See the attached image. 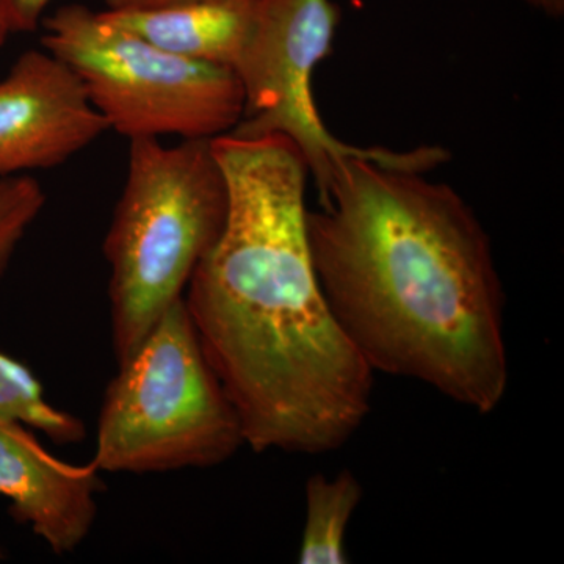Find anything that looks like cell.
I'll list each match as a JSON object with an SVG mask.
<instances>
[{
  "label": "cell",
  "mask_w": 564,
  "mask_h": 564,
  "mask_svg": "<svg viewBox=\"0 0 564 564\" xmlns=\"http://www.w3.org/2000/svg\"><path fill=\"white\" fill-rule=\"evenodd\" d=\"M444 148L350 158L307 210L315 278L373 373L408 378L491 414L507 395L503 282L470 204L426 173Z\"/></svg>",
  "instance_id": "1"
},
{
  "label": "cell",
  "mask_w": 564,
  "mask_h": 564,
  "mask_svg": "<svg viewBox=\"0 0 564 564\" xmlns=\"http://www.w3.org/2000/svg\"><path fill=\"white\" fill-rule=\"evenodd\" d=\"M228 184L225 229L184 302L256 454L318 455L358 433L373 372L334 322L306 234V163L285 137L212 140Z\"/></svg>",
  "instance_id": "2"
},
{
  "label": "cell",
  "mask_w": 564,
  "mask_h": 564,
  "mask_svg": "<svg viewBox=\"0 0 564 564\" xmlns=\"http://www.w3.org/2000/svg\"><path fill=\"white\" fill-rule=\"evenodd\" d=\"M225 173L212 140L129 141L128 174L104 256L110 265L111 345L128 361L220 239L228 217Z\"/></svg>",
  "instance_id": "3"
},
{
  "label": "cell",
  "mask_w": 564,
  "mask_h": 564,
  "mask_svg": "<svg viewBox=\"0 0 564 564\" xmlns=\"http://www.w3.org/2000/svg\"><path fill=\"white\" fill-rule=\"evenodd\" d=\"M118 367L91 459L101 473L207 469L245 445L239 414L204 355L184 299Z\"/></svg>",
  "instance_id": "4"
},
{
  "label": "cell",
  "mask_w": 564,
  "mask_h": 564,
  "mask_svg": "<svg viewBox=\"0 0 564 564\" xmlns=\"http://www.w3.org/2000/svg\"><path fill=\"white\" fill-rule=\"evenodd\" d=\"M41 24L43 50L73 69L109 129L129 141L214 140L242 120L243 88L231 68L161 50L79 3Z\"/></svg>",
  "instance_id": "5"
},
{
  "label": "cell",
  "mask_w": 564,
  "mask_h": 564,
  "mask_svg": "<svg viewBox=\"0 0 564 564\" xmlns=\"http://www.w3.org/2000/svg\"><path fill=\"white\" fill-rule=\"evenodd\" d=\"M337 22L339 11L333 0H256L250 33L234 66L243 88L245 110L231 133H276L291 140L318 196L347 159L380 151L336 139L315 107L314 70L333 51Z\"/></svg>",
  "instance_id": "6"
},
{
  "label": "cell",
  "mask_w": 564,
  "mask_h": 564,
  "mask_svg": "<svg viewBox=\"0 0 564 564\" xmlns=\"http://www.w3.org/2000/svg\"><path fill=\"white\" fill-rule=\"evenodd\" d=\"M107 131L79 77L50 51H25L0 80V180L55 169Z\"/></svg>",
  "instance_id": "7"
},
{
  "label": "cell",
  "mask_w": 564,
  "mask_h": 564,
  "mask_svg": "<svg viewBox=\"0 0 564 564\" xmlns=\"http://www.w3.org/2000/svg\"><path fill=\"white\" fill-rule=\"evenodd\" d=\"M99 473L93 462H61L22 423L0 419V497L55 554L76 551L90 534L104 489Z\"/></svg>",
  "instance_id": "8"
},
{
  "label": "cell",
  "mask_w": 564,
  "mask_h": 564,
  "mask_svg": "<svg viewBox=\"0 0 564 564\" xmlns=\"http://www.w3.org/2000/svg\"><path fill=\"white\" fill-rule=\"evenodd\" d=\"M256 0H180L137 9H107L104 17L155 46L234 69L250 33Z\"/></svg>",
  "instance_id": "9"
},
{
  "label": "cell",
  "mask_w": 564,
  "mask_h": 564,
  "mask_svg": "<svg viewBox=\"0 0 564 564\" xmlns=\"http://www.w3.org/2000/svg\"><path fill=\"white\" fill-rule=\"evenodd\" d=\"M304 519L299 562L302 564H347V533L352 514L361 503L364 489L351 470L334 477L315 474L306 481Z\"/></svg>",
  "instance_id": "10"
},
{
  "label": "cell",
  "mask_w": 564,
  "mask_h": 564,
  "mask_svg": "<svg viewBox=\"0 0 564 564\" xmlns=\"http://www.w3.org/2000/svg\"><path fill=\"white\" fill-rule=\"evenodd\" d=\"M0 419L20 422L46 434L57 444H77L85 440L79 417L52 406L43 386L25 364L0 351Z\"/></svg>",
  "instance_id": "11"
},
{
  "label": "cell",
  "mask_w": 564,
  "mask_h": 564,
  "mask_svg": "<svg viewBox=\"0 0 564 564\" xmlns=\"http://www.w3.org/2000/svg\"><path fill=\"white\" fill-rule=\"evenodd\" d=\"M44 203L43 187L33 177L18 174L0 180V276Z\"/></svg>",
  "instance_id": "12"
},
{
  "label": "cell",
  "mask_w": 564,
  "mask_h": 564,
  "mask_svg": "<svg viewBox=\"0 0 564 564\" xmlns=\"http://www.w3.org/2000/svg\"><path fill=\"white\" fill-rule=\"evenodd\" d=\"M51 0H0V18L10 33L35 32Z\"/></svg>",
  "instance_id": "13"
},
{
  "label": "cell",
  "mask_w": 564,
  "mask_h": 564,
  "mask_svg": "<svg viewBox=\"0 0 564 564\" xmlns=\"http://www.w3.org/2000/svg\"><path fill=\"white\" fill-rule=\"evenodd\" d=\"M524 2L547 17L562 18L564 14V0H524Z\"/></svg>",
  "instance_id": "14"
},
{
  "label": "cell",
  "mask_w": 564,
  "mask_h": 564,
  "mask_svg": "<svg viewBox=\"0 0 564 564\" xmlns=\"http://www.w3.org/2000/svg\"><path fill=\"white\" fill-rule=\"evenodd\" d=\"M180 0H106L107 9H137V7L162 6Z\"/></svg>",
  "instance_id": "15"
},
{
  "label": "cell",
  "mask_w": 564,
  "mask_h": 564,
  "mask_svg": "<svg viewBox=\"0 0 564 564\" xmlns=\"http://www.w3.org/2000/svg\"><path fill=\"white\" fill-rule=\"evenodd\" d=\"M10 35L9 29H7L6 22L0 18V46L6 43L7 36Z\"/></svg>",
  "instance_id": "16"
},
{
  "label": "cell",
  "mask_w": 564,
  "mask_h": 564,
  "mask_svg": "<svg viewBox=\"0 0 564 564\" xmlns=\"http://www.w3.org/2000/svg\"><path fill=\"white\" fill-rule=\"evenodd\" d=\"M0 560H3V555H2V552H0Z\"/></svg>",
  "instance_id": "17"
}]
</instances>
